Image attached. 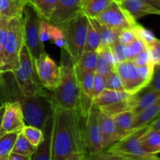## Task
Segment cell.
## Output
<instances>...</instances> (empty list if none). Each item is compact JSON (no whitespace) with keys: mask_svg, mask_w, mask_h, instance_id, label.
Wrapping results in <instances>:
<instances>
[{"mask_svg":"<svg viewBox=\"0 0 160 160\" xmlns=\"http://www.w3.org/2000/svg\"><path fill=\"white\" fill-rule=\"evenodd\" d=\"M78 109L55 106L53 112L51 160H85L89 159Z\"/></svg>","mask_w":160,"mask_h":160,"instance_id":"cell-1","label":"cell"},{"mask_svg":"<svg viewBox=\"0 0 160 160\" xmlns=\"http://www.w3.org/2000/svg\"><path fill=\"white\" fill-rule=\"evenodd\" d=\"M59 81L52 92L55 106L68 109H78L79 87L75 70V62L67 50L61 48Z\"/></svg>","mask_w":160,"mask_h":160,"instance_id":"cell-2","label":"cell"},{"mask_svg":"<svg viewBox=\"0 0 160 160\" xmlns=\"http://www.w3.org/2000/svg\"><path fill=\"white\" fill-rule=\"evenodd\" d=\"M13 101L20 103L25 123L28 125L43 129L47 120L53 116L55 105L52 93L38 94L33 96H23L20 92L15 95Z\"/></svg>","mask_w":160,"mask_h":160,"instance_id":"cell-3","label":"cell"},{"mask_svg":"<svg viewBox=\"0 0 160 160\" xmlns=\"http://www.w3.org/2000/svg\"><path fill=\"white\" fill-rule=\"evenodd\" d=\"M23 45V15L9 19L0 73L13 72L18 68Z\"/></svg>","mask_w":160,"mask_h":160,"instance_id":"cell-4","label":"cell"},{"mask_svg":"<svg viewBox=\"0 0 160 160\" xmlns=\"http://www.w3.org/2000/svg\"><path fill=\"white\" fill-rule=\"evenodd\" d=\"M155 65L153 62L145 65H137L131 59H125L116 64V70L122 81L126 92L134 95L149 84Z\"/></svg>","mask_w":160,"mask_h":160,"instance_id":"cell-5","label":"cell"},{"mask_svg":"<svg viewBox=\"0 0 160 160\" xmlns=\"http://www.w3.org/2000/svg\"><path fill=\"white\" fill-rule=\"evenodd\" d=\"M12 73L23 96H33L47 92L39 80L34 59L25 45L20 51L18 68Z\"/></svg>","mask_w":160,"mask_h":160,"instance_id":"cell-6","label":"cell"},{"mask_svg":"<svg viewBox=\"0 0 160 160\" xmlns=\"http://www.w3.org/2000/svg\"><path fill=\"white\" fill-rule=\"evenodd\" d=\"M89 18L83 11L59 26L65 38L67 50L74 62H78L84 52Z\"/></svg>","mask_w":160,"mask_h":160,"instance_id":"cell-7","label":"cell"},{"mask_svg":"<svg viewBox=\"0 0 160 160\" xmlns=\"http://www.w3.org/2000/svg\"><path fill=\"white\" fill-rule=\"evenodd\" d=\"M42 17L29 5L23 9V41L33 59H36L45 52L44 43L39 36Z\"/></svg>","mask_w":160,"mask_h":160,"instance_id":"cell-8","label":"cell"},{"mask_svg":"<svg viewBox=\"0 0 160 160\" xmlns=\"http://www.w3.org/2000/svg\"><path fill=\"white\" fill-rule=\"evenodd\" d=\"M99 112V108L92 104L84 118L85 125L84 129V139L89 154V159H92L94 156L103 151L98 122Z\"/></svg>","mask_w":160,"mask_h":160,"instance_id":"cell-9","label":"cell"},{"mask_svg":"<svg viewBox=\"0 0 160 160\" xmlns=\"http://www.w3.org/2000/svg\"><path fill=\"white\" fill-rule=\"evenodd\" d=\"M95 20L100 24L106 25L119 31L134 28L138 24L137 20H134L119 3L115 2H112Z\"/></svg>","mask_w":160,"mask_h":160,"instance_id":"cell-10","label":"cell"},{"mask_svg":"<svg viewBox=\"0 0 160 160\" xmlns=\"http://www.w3.org/2000/svg\"><path fill=\"white\" fill-rule=\"evenodd\" d=\"M34 62L39 80L43 87L48 91L53 92L59 81V67L46 52L34 59Z\"/></svg>","mask_w":160,"mask_h":160,"instance_id":"cell-11","label":"cell"},{"mask_svg":"<svg viewBox=\"0 0 160 160\" xmlns=\"http://www.w3.org/2000/svg\"><path fill=\"white\" fill-rule=\"evenodd\" d=\"M5 110L0 128V136L6 133L22 131L26 125L21 105L19 102H5Z\"/></svg>","mask_w":160,"mask_h":160,"instance_id":"cell-12","label":"cell"},{"mask_svg":"<svg viewBox=\"0 0 160 160\" xmlns=\"http://www.w3.org/2000/svg\"><path fill=\"white\" fill-rule=\"evenodd\" d=\"M95 72H77V78L79 87L78 110L82 118H85L92 106V92H93L94 75Z\"/></svg>","mask_w":160,"mask_h":160,"instance_id":"cell-13","label":"cell"},{"mask_svg":"<svg viewBox=\"0 0 160 160\" xmlns=\"http://www.w3.org/2000/svg\"><path fill=\"white\" fill-rule=\"evenodd\" d=\"M86 1L87 0H59L53 9L48 22L59 27L75 17L78 12L83 11Z\"/></svg>","mask_w":160,"mask_h":160,"instance_id":"cell-14","label":"cell"},{"mask_svg":"<svg viewBox=\"0 0 160 160\" xmlns=\"http://www.w3.org/2000/svg\"><path fill=\"white\" fill-rule=\"evenodd\" d=\"M119 4L135 20L148 15L160 16V9L142 0H123Z\"/></svg>","mask_w":160,"mask_h":160,"instance_id":"cell-15","label":"cell"},{"mask_svg":"<svg viewBox=\"0 0 160 160\" xmlns=\"http://www.w3.org/2000/svg\"><path fill=\"white\" fill-rule=\"evenodd\" d=\"M98 122H99L100 132H101L102 144L104 151L117 142L115 123H114L113 117L108 115L102 112L101 110L98 117Z\"/></svg>","mask_w":160,"mask_h":160,"instance_id":"cell-16","label":"cell"},{"mask_svg":"<svg viewBox=\"0 0 160 160\" xmlns=\"http://www.w3.org/2000/svg\"><path fill=\"white\" fill-rule=\"evenodd\" d=\"M53 116L50 117L45 123L43 129L42 142L37 146L35 153L33 156V160H51L52 136Z\"/></svg>","mask_w":160,"mask_h":160,"instance_id":"cell-17","label":"cell"},{"mask_svg":"<svg viewBox=\"0 0 160 160\" xmlns=\"http://www.w3.org/2000/svg\"><path fill=\"white\" fill-rule=\"evenodd\" d=\"M135 114L132 109L123 111L113 117L117 142L131 134L135 130L133 129V123Z\"/></svg>","mask_w":160,"mask_h":160,"instance_id":"cell-18","label":"cell"},{"mask_svg":"<svg viewBox=\"0 0 160 160\" xmlns=\"http://www.w3.org/2000/svg\"><path fill=\"white\" fill-rule=\"evenodd\" d=\"M141 146L150 156L160 154V130L150 129L148 127L140 138Z\"/></svg>","mask_w":160,"mask_h":160,"instance_id":"cell-19","label":"cell"},{"mask_svg":"<svg viewBox=\"0 0 160 160\" xmlns=\"http://www.w3.org/2000/svg\"><path fill=\"white\" fill-rule=\"evenodd\" d=\"M131 96V94L125 91H116L106 88L98 96L92 99V103L98 108H101L125 101Z\"/></svg>","mask_w":160,"mask_h":160,"instance_id":"cell-20","label":"cell"},{"mask_svg":"<svg viewBox=\"0 0 160 160\" xmlns=\"http://www.w3.org/2000/svg\"><path fill=\"white\" fill-rule=\"evenodd\" d=\"M134 104L132 110L134 114H138L152 104L160 98V92L148 88V86L134 94Z\"/></svg>","mask_w":160,"mask_h":160,"instance_id":"cell-21","label":"cell"},{"mask_svg":"<svg viewBox=\"0 0 160 160\" xmlns=\"http://www.w3.org/2000/svg\"><path fill=\"white\" fill-rule=\"evenodd\" d=\"M160 115V98L145 108L134 117L133 129L137 130L148 126L155 119Z\"/></svg>","mask_w":160,"mask_h":160,"instance_id":"cell-22","label":"cell"},{"mask_svg":"<svg viewBox=\"0 0 160 160\" xmlns=\"http://www.w3.org/2000/svg\"><path fill=\"white\" fill-rule=\"evenodd\" d=\"M27 0H0V16L7 19L23 15Z\"/></svg>","mask_w":160,"mask_h":160,"instance_id":"cell-23","label":"cell"},{"mask_svg":"<svg viewBox=\"0 0 160 160\" xmlns=\"http://www.w3.org/2000/svg\"><path fill=\"white\" fill-rule=\"evenodd\" d=\"M95 27L98 29V34L100 37V45H111L112 44L115 43L119 41V36H120V31L115 28H110V27L106 26V25L100 24L97 22L95 19H92Z\"/></svg>","mask_w":160,"mask_h":160,"instance_id":"cell-24","label":"cell"},{"mask_svg":"<svg viewBox=\"0 0 160 160\" xmlns=\"http://www.w3.org/2000/svg\"><path fill=\"white\" fill-rule=\"evenodd\" d=\"M98 59L97 51L84 52L78 62H75L77 72H95Z\"/></svg>","mask_w":160,"mask_h":160,"instance_id":"cell-25","label":"cell"},{"mask_svg":"<svg viewBox=\"0 0 160 160\" xmlns=\"http://www.w3.org/2000/svg\"><path fill=\"white\" fill-rule=\"evenodd\" d=\"M31 6L44 20H49L53 9L59 0H27Z\"/></svg>","mask_w":160,"mask_h":160,"instance_id":"cell-26","label":"cell"},{"mask_svg":"<svg viewBox=\"0 0 160 160\" xmlns=\"http://www.w3.org/2000/svg\"><path fill=\"white\" fill-rule=\"evenodd\" d=\"M36 149H37V146L32 145L23 135L22 131H20L17 136V139H16L12 152L20 153V154L25 156L31 160L35 153Z\"/></svg>","mask_w":160,"mask_h":160,"instance_id":"cell-27","label":"cell"},{"mask_svg":"<svg viewBox=\"0 0 160 160\" xmlns=\"http://www.w3.org/2000/svg\"><path fill=\"white\" fill-rule=\"evenodd\" d=\"M112 1L111 0H87L83 12L88 18L95 19L102 13Z\"/></svg>","mask_w":160,"mask_h":160,"instance_id":"cell-28","label":"cell"},{"mask_svg":"<svg viewBox=\"0 0 160 160\" xmlns=\"http://www.w3.org/2000/svg\"><path fill=\"white\" fill-rule=\"evenodd\" d=\"M20 131L6 133L0 136V160H8V156L12 152L16 139Z\"/></svg>","mask_w":160,"mask_h":160,"instance_id":"cell-29","label":"cell"},{"mask_svg":"<svg viewBox=\"0 0 160 160\" xmlns=\"http://www.w3.org/2000/svg\"><path fill=\"white\" fill-rule=\"evenodd\" d=\"M100 45V37L98 29L95 27L92 18H89L87 37H86L84 52L97 51Z\"/></svg>","mask_w":160,"mask_h":160,"instance_id":"cell-30","label":"cell"},{"mask_svg":"<svg viewBox=\"0 0 160 160\" xmlns=\"http://www.w3.org/2000/svg\"><path fill=\"white\" fill-rule=\"evenodd\" d=\"M124 46V53L126 56V59H131L138 55V53L142 52L145 49L147 48V45L142 39L139 38L138 37L131 42L130 44Z\"/></svg>","mask_w":160,"mask_h":160,"instance_id":"cell-31","label":"cell"},{"mask_svg":"<svg viewBox=\"0 0 160 160\" xmlns=\"http://www.w3.org/2000/svg\"><path fill=\"white\" fill-rule=\"evenodd\" d=\"M22 133L26 137V138L31 142L32 145L38 146L42 142L43 133L42 131L36 127L26 124L22 129Z\"/></svg>","mask_w":160,"mask_h":160,"instance_id":"cell-32","label":"cell"},{"mask_svg":"<svg viewBox=\"0 0 160 160\" xmlns=\"http://www.w3.org/2000/svg\"><path fill=\"white\" fill-rule=\"evenodd\" d=\"M49 29V40L53 41L57 46L62 48L65 45V38L62 31L59 27L49 23L48 24Z\"/></svg>","mask_w":160,"mask_h":160,"instance_id":"cell-33","label":"cell"},{"mask_svg":"<svg viewBox=\"0 0 160 160\" xmlns=\"http://www.w3.org/2000/svg\"><path fill=\"white\" fill-rule=\"evenodd\" d=\"M106 88L116 91H124L120 77L116 70L106 77Z\"/></svg>","mask_w":160,"mask_h":160,"instance_id":"cell-34","label":"cell"},{"mask_svg":"<svg viewBox=\"0 0 160 160\" xmlns=\"http://www.w3.org/2000/svg\"><path fill=\"white\" fill-rule=\"evenodd\" d=\"M9 19L0 16V67L2 64L3 53H4L5 42H6V32H7Z\"/></svg>","mask_w":160,"mask_h":160,"instance_id":"cell-35","label":"cell"},{"mask_svg":"<svg viewBox=\"0 0 160 160\" xmlns=\"http://www.w3.org/2000/svg\"><path fill=\"white\" fill-rule=\"evenodd\" d=\"M151 59L155 67H160V39L156 38L147 45Z\"/></svg>","mask_w":160,"mask_h":160,"instance_id":"cell-36","label":"cell"},{"mask_svg":"<svg viewBox=\"0 0 160 160\" xmlns=\"http://www.w3.org/2000/svg\"><path fill=\"white\" fill-rule=\"evenodd\" d=\"M116 70V67L111 65L110 63L105 60L103 58L98 55V59H97L96 69H95V73H99L102 76L107 77L108 75L112 71Z\"/></svg>","mask_w":160,"mask_h":160,"instance_id":"cell-37","label":"cell"},{"mask_svg":"<svg viewBox=\"0 0 160 160\" xmlns=\"http://www.w3.org/2000/svg\"><path fill=\"white\" fill-rule=\"evenodd\" d=\"M106 77L102 76L99 73H95L93 81V92H92L93 98L98 96L104 89H106Z\"/></svg>","mask_w":160,"mask_h":160,"instance_id":"cell-38","label":"cell"},{"mask_svg":"<svg viewBox=\"0 0 160 160\" xmlns=\"http://www.w3.org/2000/svg\"><path fill=\"white\" fill-rule=\"evenodd\" d=\"M138 38L134 28H130L123 29L120 31L119 36V42L123 45H127L135 40Z\"/></svg>","mask_w":160,"mask_h":160,"instance_id":"cell-39","label":"cell"},{"mask_svg":"<svg viewBox=\"0 0 160 160\" xmlns=\"http://www.w3.org/2000/svg\"><path fill=\"white\" fill-rule=\"evenodd\" d=\"M109 47H110L111 52H112L114 59H115L116 63L122 62V61L126 59L124 53V46L119 41L109 45Z\"/></svg>","mask_w":160,"mask_h":160,"instance_id":"cell-40","label":"cell"},{"mask_svg":"<svg viewBox=\"0 0 160 160\" xmlns=\"http://www.w3.org/2000/svg\"><path fill=\"white\" fill-rule=\"evenodd\" d=\"M134 30H135L138 37L140 39H142L146 44V45H148L150 42H152V41H154L156 39V37H155L154 34L151 31H148V29L145 28L144 27L141 26V25H136L134 27Z\"/></svg>","mask_w":160,"mask_h":160,"instance_id":"cell-41","label":"cell"},{"mask_svg":"<svg viewBox=\"0 0 160 160\" xmlns=\"http://www.w3.org/2000/svg\"><path fill=\"white\" fill-rule=\"evenodd\" d=\"M131 60H132L137 65H145V64L150 63V62H152L151 59V56H150V53L148 52V48L146 49H145L144 51H142V52L138 53V55H136L133 59H131Z\"/></svg>","mask_w":160,"mask_h":160,"instance_id":"cell-42","label":"cell"},{"mask_svg":"<svg viewBox=\"0 0 160 160\" xmlns=\"http://www.w3.org/2000/svg\"><path fill=\"white\" fill-rule=\"evenodd\" d=\"M49 22L42 18L39 27V36L42 42H45L49 40V29H48Z\"/></svg>","mask_w":160,"mask_h":160,"instance_id":"cell-43","label":"cell"},{"mask_svg":"<svg viewBox=\"0 0 160 160\" xmlns=\"http://www.w3.org/2000/svg\"><path fill=\"white\" fill-rule=\"evenodd\" d=\"M148 87L160 92V67H155L152 78Z\"/></svg>","mask_w":160,"mask_h":160,"instance_id":"cell-44","label":"cell"},{"mask_svg":"<svg viewBox=\"0 0 160 160\" xmlns=\"http://www.w3.org/2000/svg\"><path fill=\"white\" fill-rule=\"evenodd\" d=\"M8 160H30L28 157H26L25 156L20 154V153L13 152H11L9 153V156H8Z\"/></svg>","mask_w":160,"mask_h":160,"instance_id":"cell-45","label":"cell"},{"mask_svg":"<svg viewBox=\"0 0 160 160\" xmlns=\"http://www.w3.org/2000/svg\"><path fill=\"white\" fill-rule=\"evenodd\" d=\"M150 129H159L160 130V115L156 117L150 124H148Z\"/></svg>","mask_w":160,"mask_h":160,"instance_id":"cell-46","label":"cell"},{"mask_svg":"<svg viewBox=\"0 0 160 160\" xmlns=\"http://www.w3.org/2000/svg\"><path fill=\"white\" fill-rule=\"evenodd\" d=\"M142 1L145 2L155 6V7L160 9V0H142Z\"/></svg>","mask_w":160,"mask_h":160,"instance_id":"cell-47","label":"cell"},{"mask_svg":"<svg viewBox=\"0 0 160 160\" xmlns=\"http://www.w3.org/2000/svg\"><path fill=\"white\" fill-rule=\"evenodd\" d=\"M4 110H5V104L4 103H2V104L0 106V128H1L2 120V117H3V113H4Z\"/></svg>","mask_w":160,"mask_h":160,"instance_id":"cell-48","label":"cell"},{"mask_svg":"<svg viewBox=\"0 0 160 160\" xmlns=\"http://www.w3.org/2000/svg\"><path fill=\"white\" fill-rule=\"evenodd\" d=\"M111 1L115 2H117V3H120L122 1H123V0H111Z\"/></svg>","mask_w":160,"mask_h":160,"instance_id":"cell-49","label":"cell"}]
</instances>
